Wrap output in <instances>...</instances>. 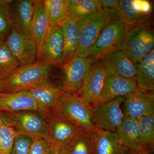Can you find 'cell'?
Returning <instances> with one entry per match:
<instances>
[{
    "mask_svg": "<svg viewBox=\"0 0 154 154\" xmlns=\"http://www.w3.org/2000/svg\"><path fill=\"white\" fill-rule=\"evenodd\" d=\"M51 66L37 60L20 66L11 75L0 81V92L15 93L27 91L50 82Z\"/></svg>",
    "mask_w": 154,
    "mask_h": 154,
    "instance_id": "obj_1",
    "label": "cell"
},
{
    "mask_svg": "<svg viewBox=\"0 0 154 154\" xmlns=\"http://www.w3.org/2000/svg\"><path fill=\"white\" fill-rule=\"evenodd\" d=\"M117 20L116 11L102 8L77 21L80 36L76 55L86 57L88 49L96 41L102 29L110 22Z\"/></svg>",
    "mask_w": 154,
    "mask_h": 154,
    "instance_id": "obj_2",
    "label": "cell"
},
{
    "mask_svg": "<svg viewBox=\"0 0 154 154\" xmlns=\"http://www.w3.org/2000/svg\"><path fill=\"white\" fill-rule=\"evenodd\" d=\"M154 34L150 21L130 28L118 49L135 65L154 49Z\"/></svg>",
    "mask_w": 154,
    "mask_h": 154,
    "instance_id": "obj_3",
    "label": "cell"
},
{
    "mask_svg": "<svg viewBox=\"0 0 154 154\" xmlns=\"http://www.w3.org/2000/svg\"><path fill=\"white\" fill-rule=\"evenodd\" d=\"M5 124L17 133L46 138L48 128L47 113L34 110L0 113Z\"/></svg>",
    "mask_w": 154,
    "mask_h": 154,
    "instance_id": "obj_4",
    "label": "cell"
},
{
    "mask_svg": "<svg viewBox=\"0 0 154 154\" xmlns=\"http://www.w3.org/2000/svg\"><path fill=\"white\" fill-rule=\"evenodd\" d=\"M128 28L119 20L110 22L88 49L86 58L93 64L121 45Z\"/></svg>",
    "mask_w": 154,
    "mask_h": 154,
    "instance_id": "obj_5",
    "label": "cell"
},
{
    "mask_svg": "<svg viewBox=\"0 0 154 154\" xmlns=\"http://www.w3.org/2000/svg\"><path fill=\"white\" fill-rule=\"evenodd\" d=\"M93 107L79 94L64 91L57 110H60L79 128H94L91 121Z\"/></svg>",
    "mask_w": 154,
    "mask_h": 154,
    "instance_id": "obj_6",
    "label": "cell"
},
{
    "mask_svg": "<svg viewBox=\"0 0 154 154\" xmlns=\"http://www.w3.org/2000/svg\"><path fill=\"white\" fill-rule=\"evenodd\" d=\"M125 98L119 97L93 108L91 121L94 128L116 132L124 118L121 105Z\"/></svg>",
    "mask_w": 154,
    "mask_h": 154,
    "instance_id": "obj_7",
    "label": "cell"
},
{
    "mask_svg": "<svg viewBox=\"0 0 154 154\" xmlns=\"http://www.w3.org/2000/svg\"><path fill=\"white\" fill-rule=\"evenodd\" d=\"M64 41L62 29L59 25L50 27L38 53L37 60L50 66H62Z\"/></svg>",
    "mask_w": 154,
    "mask_h": 154,
    "instance_id": "obj_8",
    "label": "cell"
},
{
    "mask_svg": "<svg viewBox=\"0 0 154 154\" xmlns=\"http://www.w3.org/2000/svg\"><path fill=\"white\" fill-rule=\"evenodd\" d=\"M6 43L20 66L32 64L37 60L38 50L35 42L14 26L7 36Z\"/></svg>",
    "mask_w": 154,
    "mask_h": 154,
    "instance_id": "obj_9",
    "label": "cell"
},
{
    "mask_svg": "<svg viewBox=\"0 0 154 154\" xmlns=\"http://www.w3.org/2000/svg\"><path fill=\"white\" fill-rule=\"evenodd\" d=\"M47 114L46 139L51 143L66 146L76 134L79 128L60 110L51 111Z\"/></svg>",
    "mask_w": 154,
    "mask_h": 154,
    "instance_id": "obj_10",
    "label": "cell"
},
{
    "mask_svg": "<svg viewBox=\"0 0 154 154\" xmlns=\"http://www.w3.org/2000/svg\"><path fill=\"white\" fill-rule=\"evenodd\" d=\"M106 75L105 67L101 60L94 63L77 93L93 108L102 96Z\"/></svg>",
    "mask_w": 154,
    "mask_h": 154,
    "instance_id": "obj_11",
    "label": "cell"
},
{
    "mask_svg": "<svg viewBox=\"0 0 154 154\" xmlns=\"http://www.w3.org/2000/svg\"><path fill=\"white\" fill-rule=\"evenodd\" d=\"M105 67L106 75L104 89L101 98L93 108L118 97H126L137 88L136 79L124 78L107 67Z\"/></svg>",
    "mask_w": 154,
    "mask_h": 154,
    "instance_id": "obj_12",
    "label": "cell"
},
{
    "mask_svg": "<svg viewBox=\"0 0 154 154\" xmlns=\"http://www.w3.org/2000/svg\"><path fill=\"white\" fill-rule=\"evenodd\" d=\"M92 63L87 58L76 55L61 67L64 91L78 93L88 74Z\"/></svg>",
    "mask_w": 154,
    "mask_h": 154,
    "instance_id": "obj_13",
    "label": "cell"
},
{
    "mask_svg": "<svg viewBox=\"0 0 154 154\" xmlns=\"http://www.w3.org/2000/svg\"><path fill=\"white\" fill-rule=\"evenodd\" d=\"M124 116L139 118L154 113V91L137 88L126 96L124 102Z\"/></svg>",
    "mask_w": 154,
    "mask_h": 154,
    "instance_id": "obj_14",
    "label": "cell"
},
{
    "mask_svg": "<svg viewBox=\"0 0 154 154\" xmlns=\"http://www.w3.org/2000/svg\"><path fill=\"white\" fill-rule=\"evenodd\" d=\"M24 92L28 93L36 101L42 111L48 113L57 110L64 91L61 85L49 82Z\"/></svg>",
    "mask_w": 154,
    "mask_h": 154,
    "instance_id": "obj_15",
    "label": "cell"
},
{
    "mask_svg": "<svg viewBox=\"0 0 154 154\" xmlns=\"http://www.w3.org/2000/svg\"><path fill=\"white\" fill-rule=\"evenodd\" d=\"M35 1H12L11 4V17L15 28L28 38H31V24L35 10Z\"/></svg>",
    "mask_w": 154,
    "mask_h": 154,
    "instance_id": "obj_16",
    "label": "cell"
},
{
    "mask_svg": "<svg viewBox=\"0 0 154 154\" xmlns=\"http://www.w3.org/2000/svg\"><path fill=\"white\" fill-rule=\"evenodd\" d=\"M94 154H131L122 144L116 132L93 128Z\"/></svg>",
    "mask_w": 154,
    "mask_h": 154,
    "instance_id": "obj_17",
    "label": "cell"
},
{
    "mask_svg": "<svg viewBox=\"0 0 154 154\" xmlns=\"http://www.w3.org/2000/svg\"><path fill=\"white\" fill-rule=\"evenodd\" d=\"M24 110L42 112L36 101L26 92L24 91L15 93L0 92V113Z\"/></svg>",
    "mask_w": 154,
    "mask_h": 154,
    "instance_id": "obj_18",
    "label": "cell"
},
{
    "mask_svg": "<svg viewBox=\"0 0 154 154\" xmlns=\"http://www.w3.org/2000/svg\"><path fill=\"white\" fill-rule=\"evenodd\" d=\"M116 133L122 144L131 153L146 152L140 145L137 118L124 116Z\"/></svg>",
    "mask_w": 154,
    "mask_h": 154,
    "instance_id": "obj_19",
    "label": "cell"
},
{
    "mask_svg": "<svg viewBox=\"0 0 154 154\" xmlns=\"http://www.w3.org/2000/svg\"><path fill=\"white\" fill-rule=\"evenodd\" d=\"M58 25L60 26L63 33L64 52L62 66L75 56L79 44L80 33L76 21L68 17H65Z\"/></svg>",
    "mask_w": 154,
    "mask_h": 154,
    "instance_id": "obj_20",
    "label": "cell"
},
{
    "mask_svg": "<svg viewBox=\"0 0 154 154\" xmlns=\"http://www.w3.org/2000/svg\"><path fill=\"white\" fill-rule=\"evenodd\" d=\"M104 66L107 67L119 75L128 79H135L137 69L128 57L120 50L116 49L101 60Z\"/></svg>",
    "mask_w": 154,
    "mask_h": 154,
    "instance_id": "obj_21",
    "label": "cell"
},
{
    "mask_svg": "<svg viewBox=\"0 0 154 154\" xmlns=\"http://www.w3.org/2000/svg\"><path fill=\"white\" fill-rule=\"evenodd\" d=\"M49 28V21L42 1H35L30 32L31 38L37 47L38 53Z\"/></svg>",
    "mask_w": 154,
    "mask_h": 154,
    "instance_id": "obj_22",
    "label": "cell"
},
{
    "mask_svg": "<svg viewBox=\"0 0 154 154\" xmlns=\"http://www.w3.org/2000/svg\"><path fill=\"white\" fill-rule=\"evenodd\" d=\"M137 69L138 88L146 91H154V50L135 65Z\"/></svg>",
    "mask_w": 154,
    "mask_h": 154,
    "instance_id": "obj_23",
    "label": "cell"
},
{
    "mask_svg": "<svg viewBox=\"0 0 154 154\" xmlns=\"http://www.w3.org/2000/svg\"><path fill=\"white\" fill-rule=\"evenodd\" d=\"M92 129L78 128L74 137L65 146L68 154H94Z\"/></svg>",
    "mask_w": 154,
    "mask_h": 154,
    "instance_id": "obj_24",
    "label": "cell"
},
{
    "mask_svg": "<svg viewBox=\"0 0 154 154\" xmlns=\"http://www.w3.org/2000/svg\"><path fill=\"white\" fill-rule=\"evenodd\" d=\"M118 20L128 29L150 21L149 17L142 14L133 6L131 0L119 1L117 11Z\"/></svg>",
    "mask_w": 154,
    "mask_h": 154,
    "instance_id": "obj_25",
    "label": "cell"
},
{
    "mask_svg": "<svg viewBox=\"0 0 154 154\" xmlns=\"http://www.w3.org/2000/svg\"><path fill=\"white\" fill-rule=\"evenodd\" d=\"M67 17L78 21L102 9L101 0H67Z\"/></svg>",
    "mask_w": 154,
    "mask_h": 154,
    "instance_id": "obj_26",
    "label": "cell"
},
{
    "mask_svg": "<svg viewBox=\"0 0 154 154\" xmlns=\"http://www.w3.org/2000/svg\"><path fill=\"white\" fill-rule=\"evenodd\" d=\"M140 140L144 151L154 152V113L137 118Z\"/></svg>",
    "mask_w": 154,
    "mask_h": 154,
    "instance_id": "obj_27",
    "label": "cell"
},
{
    "mask_svg": "<svg viewBox=\"0 0 154 154\" xmlns=\"http://www.w3.org/2000/svg\"><path fill=\"white\" fill-rule=\"evenodd\" d=\"M42 2L47 14L50 27L58 25L63 19L67 17V0H44Z\"/></svg>",
    "mask_w": 154,
    "mask_h": 154,
    "instance_id": "obj_28",
    "label": "cell"
},
{
    "mask_svg": "<svg viewBox=\"0 0 154 154\" xmlns=\"http://www.w3.org/2000/svg\"><path fill=\"white\" fill-rule=\"evenodd\" d=\"M20 66L5 42L0 47V81L11 75Z\"/></svg>",
    "mask_w": 154,
    "mask_h": 154,
    "instance_id": "obj_29",
    "label": "cell"
},
{
    "mask_svg": "<svg viewBox=\"0 0 154 154\" xmlns=\"http://www.w3.org/2000/svg\"><path fill=\"white\" fill-rule=\"evenodd\" d=\"M17 132L5 123L0 126V154H11Z\"/></svg>",
    "mask_w": 154,
    "mask_h": 154,
    "instance_id": "obj_30",
    "label": "cell"
},
{
    "mask_svg": "<svg viewBox=\"0 0 154 154\" xmlns=\"http://www.w3.org/2000/svg\"><path fill=\"white\" fill-rule=\"evenodd\" d=\"M11 0H0V34L7 37L14 26L11 11Z\"/></svg>",
    "mask_w": 154,
    "mask_h": 154,
    "instance_id": "obj_31",
    "label": "cell"
},
{
    "mask_svg": "<svg viewBox=\"0 0 154 154\" xmlns=\"http://www.w3.org/2000/svg\"><path fill=\"white\" fill-rule=\"evenodd\" d=\"M32 142L31 136L17 132L11 154H29Z\"/></svg>",
    "mask_w": 154,
    "mask_h": 154,
    "instance_id": "obj_32",
    "label": "cell"
},
{
    "mask_svg": "<svg viewBox=\"0 0 154 154\" xmlns=\"http://www.w3.org/2000/svg\"><path fill=\"white\" fill-rule=\"evenodd\" d=\"M31 137L32 142L29 154H50V143L45 138L34 136Z\"/></svg>",
    "mask_w": 154,
    "mask_h": 154,
    "instance_id": "obj_33",
    "label": "cell"
},
{
    "mask_svg": "<svg viewBox=\"0 0 154 154\" xmlns=\"http://www.w3.org/2000/svg\"><path fill=\"white\" fill-rule=\"evenodd\" d=\"M102 8L112 9L117 11L119 5L118 0H101Z\"/></svg>",
    "mask_w": 154,
    "mask_h": 154,
    "instance_id": "obj_34",
    "label": "cell"
},
{
    "mask_svg": "<svg viewBox=\"0 0 154 154\" xmlns=\"http://www.w3.org/2000/svg\"><path fill=\"white\" fill-rule=\"evenodd\" d=\"M49 142L51 145L50 154H68L65 146Z\"/></svg>",
    "mask_w": 154,
    "mask_h": 154,
    "instance_id": "obj_35",
    "label": "cell"
},
{
    "mask_svg": "<svg viewBox=\"0 0 154 154\" xmlns=\"http://www.w3.org/2000/svg\"><path fill=\"white\" fill-rule=\"evenodd\" d=\"M6 40V37H0V47L5 43Z\"/></svg>",
    "mask_w": 154,
    "mask_h": 154,
    "instance_id": "obj_36",
    "label": "cell"
},
{
    "mask_svg": "<svg viewBox=\"0 0 154 154\" xmlns=\"http://www.w3.org/2000/svg\"><path fill=\"white\" fill-rule=\"evenodd\" d=\"M131 154H154V152H141L137 153H131Z\"/></svg>",
    "mask_w": 154,
    "mask_h": 154,
    "instance_id": "obj_37",
    "label": "cell"
},
{
    "mask_svg": "<svg viewBox=\"0 0 154 154\" xmlns=\"http://www.w3.org/2000/svg\"><path fill=\"white\" fill-rule=\"evenodd\" d=\"M4 122H3L2 121V119L1 118V116H0V126H1V125H2L4 124Z\"/></svg>",
    "mask_w": 154,
    "mask_h": 154,
    "instance_id": "obj_38",
    "label": "cell"
},
{
    "mask_svg": "<svg viewBox=\"0 0 154 154\" xmlns=\"http://www.w3.org/2000/svg\"><path fill=\"white\" fill-rule=\"evenodd\" d=\"M6 37V36H3V35H1V34H0V37ZM7 38V37H6Z\"/></svg>",
    "mask_w": 154,
    "mask_h": 154,
    "instance_id": "obj_39",
    "label": "cell"
}]
</instances>
